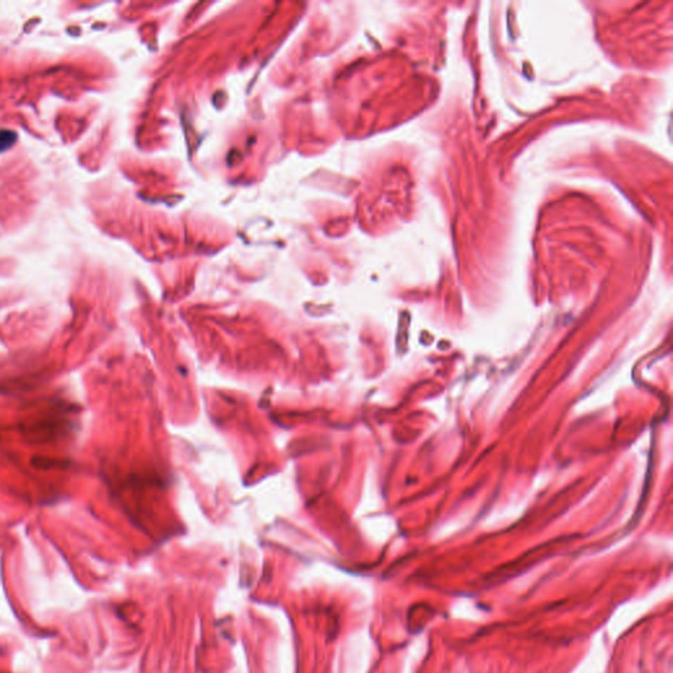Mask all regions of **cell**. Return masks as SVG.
I'll list each match as a JSON object with an SVG mask.
<instances>
[{
    "instance_id": "1",
    "label": "cell",
    "mask_w": 673,
    "mask_h": 673,
    "mask_svg": "<svg viewBox=\"0 0 673 673\" xmlns=\"http://www.w3.org/2000/svg\"><path fill=\"white\" fill-rule=\"evenodd\" d=\"M17 136L11 130H0V153L8 150L16 143Z\"/></svg>"
}]
</instances>
